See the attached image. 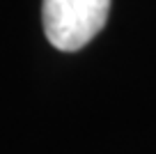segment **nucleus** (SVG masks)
<instances>
[{"label":"nucleus","mask_w":156,"mask_h":154,"mask_svg":"<svg viewBox=\"0 0 156 154\" xmlns=\"http://www.w3.org/2000/svg\"><path fill=\"white\" fill-rule=\"evenodd\" d=\"M110 0H44L41 23L58 51H80L108 21Z\"/></svg>","instance_id":"1"}]
</instances>
